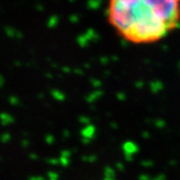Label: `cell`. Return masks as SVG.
Here are the masks:
<instances>
[{"mask_svg": "<svg viewBox=\"0 0 180 180\" xmlns=\"http://www.w3.org/2000/svg\"><path fill=\"white\" fill-rule=\"evenodd\" d=\"M106 18L126 42L155 44L180 26V0H108Z\"/></svg>", "mask_w": 180, "mask_h": 180, "instance_id": "1", "label": "cell"}]
</instances>
